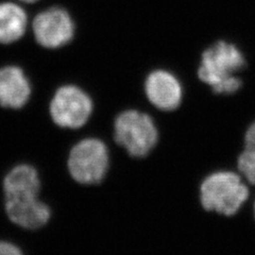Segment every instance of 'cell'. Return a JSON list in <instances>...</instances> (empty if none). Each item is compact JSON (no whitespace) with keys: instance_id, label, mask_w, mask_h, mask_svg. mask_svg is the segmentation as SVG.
<instances>
[{"instance_id":"obj_1","label":"cell","mask_w":255,"mask_h":255,"mask_svg":"<svg viewBox=\"0 0 255 255\" xmlns=\"http://www.w3.org/2000/svg\"><path fill=\"white\" fill-rule=\"evenodd\" d=\"M245 58L238 48L227 42H217L202 53L198 76L216 94H233L242 87L236 73L244 68Z\"/></svg>"},{"instance_id":"obj_2","label":"cell","mask_w":255,"mask_h":255,"mask_svg":"<svg viewBox=\"0 0 255 255\" xmlns=\"http://www.w3.org/2000/svg\"><path fill=\"white\" fill-rule=\"evenodd\" d=\"M249 190L232 171H218L207 177L200 188L201 204L207 211L232 216L248 199Z\"/></svg>"},{"instance_id":"obj_3","label":"cell","mask_w":255,"mask_h":255,"mask_svg":"<svg viewBox=\"0 0 255 255\" xmlns=\"http://www.w3.org/2000/svg\"><path fill=\"white\" fill-rule=\"evenodd\" d=\"M114 137L119 146L134 157L146 156L157 142V130L151 117L137 111H126L114 125Z\"/></svg>"},{"instance_id":"obj_4","label":"cell","mask_w":255,"mask_h":255,"mask_svg":"<svg viewBox=\"0 0 255 255\" xmlns=\"http://www.w3.org/2000/svg\"><path fill=\"white\" fill-rule=\"evenodd\" d=\"M109 168V151L100 139L86 138L74 146L68 157V170L80 184L100 183Z\"/></svg>"},{"instance_id":"obj_5","label":"cell","mask_w":255,"mask_h":255,"mask_svg":"<svg viewBox=\"0 0 255 255\" xmlns=\"http://www.w3.org/2000/svg\"><path fill=\"white\" fill-rule=\"evenodd\" d=\"M53 123L66 129H78L89 121L93 102L84 91L75 85H64L55 92L50 102Z\"/></svg>"},{"instance_id":"obj_6","label":"cell","mask_w":255,"mask_h":255,"mask_svg":"<svg viewBox=\"0 0 255 255\" xmlns=\"http://www.w3.org/2000/svg\"><path fill=\"white\" fill-rule=\"evenodd\" d=\"M36 41L46 48L66 45L75 34V25L68 12L52 7L39 13L33 22Z\"/></svg>"},{"instance_id":"obj_7","label":"cell","mask_w":255,"mask_h":255,"mask_svg":"<svg viewBox=\"0 0 255 255\" xmlns=\"http://www.w3.org/2000/svg\"><path fill=\"white\" fill-rule=\"evenodd\" d=\"M5 213L9 219L22 229L37 230L49 221L51 211L38 197L5 199Z\"/></svg>"},{"instance_id":"obj_8","label":"cell","mask_w":255,"mask_h":255,"mask_svg":"<svg viewBox=\"0 0 255 255\" xmlns=\"http://www.w3.org/2000/svg\"><path fill=\"white\" fill-rule=\"evenodd\" d=\"M145 90L150 102L159 110L172 111L180 106L182 86L169 71H152L146 80Z\"/></svg>"},{"instance_id":"obj_9","label":"cell","mask_w":255,"mask_h":255,"mask_svg":"<svg viewBox=\"0 0 255 255\" xmlns=\"http://www.w3.org/2000/svg\"><path fill=\"white\" fill-rule=\"evenodd\" d=\"M31 96V84L22 69L6 66L0 69V106L18 110L27 105Z\"/></svg>"},{"instance_id":"obj_10","label":"cell","mask_w":255,"mask_h":255,"mask_svg":"<svg viewBox=\"0 0 255 255\" xmlns=\"http://www.w3.org/2000/svg\"><path fill=\"white\" fill-rule=\"evenodd\" d=\"M41 180L33 166L20 164L12 168L3 179L5 199L38 197Z\"/></svg>"},{"instance_id":"obj_11","label":"cell","mask_w":255,"mask_h":255,"mask_svg":"<svg viewBox=\"0 0 255 255\" xmlns=\"http://www.w3.org/2000/svg\"><path fill=\"white\" fill-rule=\"evenodd\" d=\"M27 15L21 7L12 2L0 3V43L11 44L25 33Z\"/></svg>"},{"instance_id":"obj_12","label":"cell","mask_w":255,"mask_h":255,"mask_svg":"<svg viewBox=\"0 0 255 255\" xmlns=\"http://www.w3.org/2000/svg\"><path fill=\"white\" fill-rule=\"evenodd\" d=\"M238 169L247 181L255 185V150L246 148L238 157Z\"/></svg>"},{"instance_id":"obj_13","label":"cell","mask_w":255,"mask_h":255,"mask_svg":"<svg viewBox=\"0 0 255 255\" xmlns=\"http://www.w3.org/2000/svg\"><path fill=\"white\" fill-rule=\"evenodd\" d=\"M0 255H25L23 252L20 250L19 247L16 245L5 242L0 241Z\"/></svg>"},{"instance_id":"obj_14","label":"cell","mask_w":255,"mask_h":255,"mask_svg":"<svg viewBox=\"0 0 255 255\" xmlns=\"http://www.w3.org/2000/svg\"><path fill=\"white\" fill-rule=\"evenodd\" d=\"M246 148L255 150V123H253L246 133Z\"/></svg>"},{"instance_id":"obj_15","label":"cell","mask_w":255,"mask_h":255,"mask_svg":"<svg viewBox=\"0 0 255 255\" xmlns=\"http://www.w3.org/2000/svg\"><path fill=\"white\" fill-rule=\"evenodd\" d=\"M21 1H25V2H35L37 0H21Z\"/></svg>"},{"instance_id":"obj_16","label":"cell","mask_w":255,"mask_h":255,"mask_svg":"<svg viewBox=\"0 0 255 255\" xmlns=\"http://www.w3.org/2000/svg\"><path fill=\"white\" fill-rule=\"evenodd\" d=\"M254 215H255V204H254Z\"/></svg>"}]
</instances>
